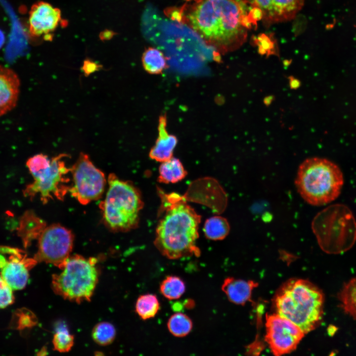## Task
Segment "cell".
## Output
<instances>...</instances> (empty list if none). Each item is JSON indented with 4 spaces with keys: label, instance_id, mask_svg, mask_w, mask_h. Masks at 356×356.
Returning <instances> with one entry per match:
<instances>
[{
    "label": "cell",
    "instance_id": "cell-1",
    "mask_svg": "<svg viewBox=\"0 0 356 356\" xmlns=\"http://www.w3.org/2000/svg\"><path fill=\"white\" fill-rule=\"evenodd\" d=\"M246 4L237 0H197L182 11L181 19L202 40L222 53L245 42L252 24Z\"/></svg>",
    "mask_w": 356,
    "mask_h": 356
},
{
    "label": "cell",
    "instance_id": "cell-2",
    "mask_svg": "<svg viewBox=\"0 0 356 356\" xmlns=\"http://www.w3.org/2000/svg\"><path fill=\"white\" fill-rule=\"evenodd\" d=\"M160 217L156 229L154 245L169 259H179L200 252L196 246L201 217L181 196L160 191Z\"/></svg>",
    "mask_w": 356,
    "mask_h": 356
},
{
    "label": "cell",
    "instance_id": "cell-3",
    "mask_svg": "<svg viewBox=\"0 0 356 356\" xmlns=\"http://www.w3.org/2000/svg\"><path fill=\"white\" fill-rule=\"evenodd\" d=\"M324 301L322 292L312 282L293 279L277 291L273 303L277 313L294 322L306 334L319 324Z\"/></svg>",
    "mask_w": 356,
    "mask_h": 356
},
{
    "label": "cell",
    "instance_id": "cell-4",
    "mask_svg": "<svg viewBox=\"0 0 356 356\" xmlns=\"http://www.w3.org/2000/svg\"><path fill=\"white\" fill-rule=\"evenodd\" d=\"M344 177L338 166L323 158L306 159L299 166L295 185L304 200L313 206H322L340 194Z\"/></svg>",
    "mask_w": 356,
    "mask_h": 356
},
{
    "label": "cell",
    "instance_id": "cell-5",
    "mask_svg": "<svg viewBox=\"0 0 356 356\" xmlns=\"http://www.w3.org/2000/svg\"><path fill=\"white\" fill-rule=\"evenodd\" d=\"M108 182L106 196L100 204L104 223L114 231L134 229L138 224L139 212L143 206L139 190L115 174H110Z\"/></svg>",
    "mask_w": 356,
    "mask_h": 356
},
{
    "label": "cell",
    "instance_id": "cell-6",
    "mask_svg": "<svg viewBox=\"0 0 356 356\" xmlns=\"http://www.w3.org/2000/svg\"><path fill=\"white\" fill-rule=\"evenodd\" d=\"M312 228L321 249L328 254L346 252L356 240V222L351 210L342 204L331 205L313 218Z\"/></svg>",
    "mask_w": 356,
    "mask_h": 356
},
{
    "label": "cell",
    "instance_id": "cell-7",
    "mask_svg": "<svg viewBox=\"0 0 356 356\" xmlns=\"http://www.w3.org/2000/svg\"><path fill=\"white\" fill-rule=\"evenodd\" d=\"M67 157L60 154L50 160L46 155L38 154L29 158L26 165L34 181L25 190V196L39 195L43 203L54 198L62 200L70 188L67 175L71 168L64 161Z\"/></svg>",
    "mask_w": 356,
    "mask_h": 356
},
{
    "label": "cell",
    "instance_id": "cell-8",
    "mask_svg": "<svg viewBox=\"0 0 356 356\" xmlns=\"http://www.w3.org/2000/svg\"><path fill=\"white\" fill-rule=\"evenodd\" d=\"M97 260L78 255L70 256L59 267L61 271L52 277L54 292L77 303L89 301L98 280Z\"/></svg>",
    "mask_w": 356,
    "mask_h": 356
},
{
    "label": "cell",
    "instance_id": "cell-9",
    "mask_svg": "<svg viewBox=\"0 0 356 356\" xmlns=\"http://www.w3.org/2000/svg\"><path fill=\"white\" fill-rule=\"evenodd\" d=\"M70 172L73 184L68 192L79 203L87 205L101 197L106 182L105 177L93 164L88 155L81 153Z\"/></svg>",
    "mask_w": 356,
    "mask_h": 356
},
{
    "label": "cell",
    "instance_id": "cell-10",
    "mask_svg": "<svg viewBox=\"0 0 356 356\" xmlns=\"http://www.w3.org/2000/svg\"><path fill=\"white\" fill-rule=\"evenodd\" d=\"M73 241L71 230L61 225L45 226L39 236L38 250L34 259L59 267L70 256Z\"/></svg>",
    "mask_w": 356,
    "mask_h": 356
},
{
    "label": "cell",
    "instance_id": "cell-11",
    "mask_svg": "<svg viewBox=\"0 0 356 356\" xmlns=\"http://www.w3.org/2000/svg\"><path fill=\"white\" fill-rule=\"evenodd\" d=\"M266 341L275 356L295 350L305 333L296 324L278 313L267 314Z\"/></svg>",
    "mask_w": 356,
    "mask_h": 356
},
{
    "label": "cell",
    "instance_id": "cell-12",
    "mask_svg": "<svg viewBox=\"0 0 356 356\" xmlns=\"http://www.w3.org/2000/svg\"><path fill=\"white\" fill-rule=\"evenodd\" d=\"M259 12L264 24L287 21L293 19L301 9L304 0H244Z\"/></svg>",
    "mask_w": 356,
    "mask_h": 356
},
{
    "label": "cell",
    "instance_id": "cell-13",
    "mask_svg": "<svg viewBox=\"0 0 356 356\" xmlns=\"http://www.w3.org/2000/svg\"><path fill=\"white\" fill-rule=\"evenodd\" d=\"M60 20L61 12L58 8L46 2H37L32 5L29 12L30 33L33 36H43L44 40H51V32Z\"/></svg>",
    "mask_w": 356,
    "mask_h": 356
},
{
    "label": "cell",
    "instance_id": "cell-14",
    "mask_svg": "<svg viewBox=\"0 0 356 356\" xmlns=\"http://www.w3.org/2000/svg\"><path fill=\"white\" fill-rule=\"evenodd\" d=\"M20 87L17 74L11 69L0 65V117L16 106Z\"/></svg>",
    "mask_w": 356,
    "mask_h": 356
},
{
    "label": "cell",
    "instance_id": "cell-15",
    "mask_svg": "<svg viewBox=\"0 0 356 356\" xmlns=\"http://www.w3.org/2000/svg\"><path fill=\"white\" fill-rule=\"evenodd\" d=\"M1 259V256H0ZM0 276L13 290L23 289L29 279V266L37 262L34 259L26 261L18 257L5 261L3 258L0 260Z\"/></svg>",
    "mask_w": 356,
    "mask_h": 356
},
{
    "label": "cell",
    "instance_id": "cell-16",
    "mask_svg": "<svg viewBox=\"0 0 356 356\" xmlns=\"http://www.w3.org/2000/svg\"><path fill=\"white\" fill-rule=\"evenodd\" d=\"M167 121L166 114L159 117L158 136L149 153V157L157 162H163L172 158L174 149L178 143L177 137L168 132Z\"/></svg>",
    "mask_w": 356,
    "mask_h": 356
},
{
    "label": "cell",
    "instance_id": "cell-17",
    "mask_svg": "<svg viewBox=\"0 0 356 356\" xmlns=\"http://www.w3.org/2000/svg\"><path fill=\"white\" fill-rule=\"evenodd\" d=\"M258 285L253 280L227 277L224 280L222 290L231 302L244 305L251 299L253 289Z\"/></svg>",
    "mask_w": 356,
    "mask_h": 356
},
{
    "label": "cell",
    "instance_id": "cell-18",
    "mask_svg": "<svg viewBox=\"0 0 356 356\" xmlns=\"http://www.w3.org/2000/svg\"><path fill=\"white\" fill-rule=\"evenodd\" d=\"M187 175L182 163L172 157L161 162L159 167L158 181L164 183H174L181 181Z\"/></svg>",
    "mask_w": 356,
    "mask_h": 356
},
{
    "label": "cell",
    "instance_id": "cell-19",
    "mask_svg": "<svg viewBox=\"0 0 356 356\" xmlns=\"http://www.w3.org/2000/svg\"><path fill=\"white\" fill-rule=\"evenodd\" d=\"M142 63L149 74H161L167 67L166 58L162 51L154 47H148L143 53Z\"/></svg>",
    "mask_w": 356,
    "mask_h": 356
},
{
    "label": "cell",
    "instance_id": "cell-20",
    "mask_svg": "<svg viewBox=\"0 0 356 356\" xmlns=\"http://www.w3.org/2000/svg\"><path fill=\"white\" fill-rule=\"evenodd\" d=\"M230 226L227 220L216 216L208 219L204 225V232L207 238L212 240H221L228 234Z\"/></svg>",
    "mask_w": 356,
    "mask_h": 356
},
{
    "label": "cell",
    "instance_id": "cell-21",
    "mask_svg": "<svg viewBox=\"0 0 356 356\" xmlns=\"http://www.w3.org/2000/svg\"><path fill=\"white\" fill-rule=\"evenodd\" d=\"M338 298L344 312L356 320V277L343 286Z\"/></svg>",
    "mask_w": 356,
    "mask_h": 356
},
{
    "label": "cell",
    "instance_id": "cell-22",
    "mask_svg": "<svg viewBox=\"0 0 356 356\" xmlns=\"http://www.w3.org/2000/svg\"><path fill=\"white\" fill-rule=\"evenodd\" d=\"M135 311L142 319L154 317L160 309V303L157 297L151 294L141 295L136 300Z\"/></svg>",
    "mask_w": 356,
    "mask_h": 356
},
{
    "label": "cell",
    "instance_id": "cell-23",
    "mask_svg": "<svg viewBox=\"0 0 356 356\" xmlns=\"http://www.w3.org/2000/svg\"><path fill=\"white\" fill-rule=\"evenodd\" d=\"M185 291V285L184 281L177 276H167L160 285V293L169 300L179 299Z\"/></svg>",
    "mask_w": 356,
    "mask_h": 356
},
{
    "label": "cell",
    "instance_id": "cell-24",
    "mask_svg": "<svg viewBox=\"0 0 356 356\" xmlns=\"http://www.w3.org/2000/svg\"><path fill=\"white\" fill-rule=\"evenodd\" d=\"M191 319L185 314L177 312L173 314L167 322L169 332L174 336L183 337L187 335L192 329Z\"/></svg>",
    "mask_w": 356,
    "mask_h": 356
},
{
    "label": "cell",
    "instance_id": "cell-25",
    "mask_svg": "<svg viewBox=\"0 0 356 356\" xmlns=\"http://www.w3.org/2000/svg\"><path fill=\"white\" fill-rule=\"evenodd\" d=\"M116 330L109 322H101L97 324L92 331L93 340L98 345L106 346L111 344L115 339Z\"/></svg>",
    "mask_w": 356,
    "mask_h": 356
},
{
    "label": "cell",
    "instance_id": "cell-26",
    "mask_svg": "<svg viewBox=\"0 0 356 356\" xmlns=\"http://www.w3.org/2000/svg\"><path fill=\"white\" fill-rule=\"evenodd\" d=\"M55 350L65 353L69 352L74 345V337L64 326H59L52 339Z\"/></svg>",
    "mask_w": 356,
    "mask_h": 356
},
{
    "label": "cell",
    "instance_id": "cell-27",
    "mask_svg": "<svg viewBox=\"0 0 356 356\" xmlns=\"http://www.w3.org/2000/svg\"><path fill=\"white\" fill-rule=\"evenodd\" d=\"M13 291L0 275V309L5 308L13 303Z\"/></svg>",
    "mask_w": 356,
    "mask_h": 356
},
{
    "label": "cell",
    "instance_id": "cell-28",
    "mask_svg": "<svg viewBox=\"0 0 356 356\" xmlns=\"http://www.w3.org/2000/svg\"><path fill=\"white\" fill-rule=\"evenodd\" d=\"M102 66L93 61L90 59H86L84 60L82 70L84 74L86 76H88L95 71L99 70Z\"/></svg>",
    "mask_w": 356,
    "mask_h": 356
},
{
    "label": "cell",
    "instance_id": "cell-29",
    "mask_svg": "<svg viewBox=\"0 0 356 356\" xmlns=\"http://www.w3.org/2000/svg\"><path fill=\"white\" fill-rule=\"evenodd\" d=\"M0 253L19 256L20 252L18 249L12 247L0 245Z\"/></svg>",
    "mask_w": 356,
    "mask_h": 356
},
{
    "label": "cell",
    "instance_id": "cell-30",
    "mask_svg": "<svg viewBox=\"0 0 356 356\" xmlns=\"http://www.w3.org/2000/svg\"><path fill=\"white\" fill-rule=\"evenodd\" d=\"M289 86L291 89H296L300 87L301 85L300 81L293 76L289 77Z\"/></svg>",
    "mask_w": 356,
    "mask_h": 356
},
{
    "label": "cell",
    "instance_id": "cell-31",
    "mask_svg": "<svg viewBox=\"0 0 356 356\" xmlns=\"http://www.w3.org/2000/svg\"><path fill=\"white\" fill-rule=\"evenodd\" d=\"M113 35V33L109 31L103 32L100 35V38L103 40H107L110 39Z\"/></svg>",
    "mask_w": 356,
    "mask_h": 356
},
{
    "label": "cell",
    "instance_id": "cell-32",
    "mask_svg": "<svg viewBox=\"0 0 356 356\" xmlns=\"http://www.w3.org/2000/svg\"><path fill=\"white\" fill-rule=\"evenodd\" d=\"M272 99H273V96H268L266 97V98L264 99L265 104L266 105H269L271 103V102L272 101Z\"/></svg>",
    "mask_w": 356,
    "mask_h": 356
},
{
    "label": "cell",
    "instance_id": "cell-33",
    "mask_svg": "<svg viewBox=\"0 0 356 356\" xmlns=\"http://www.w3.org/2000/svg\"><path fill=\"white\" fill-rule=\"evenodd\" d=\"M4 42V36L3 33L0 30V48L2 46Z\"/></svg>",
    "mask_w": 356,
    "mask_h": 356
},
{
    "label": "cell",
    "instance_id": "cell-34",
    "mask_svg": "<svg viewBox=\"0 0 356 356\" xmlns=\"http://www.w3.org/2000/svg\"><path fill=\"white\" fill-rule=\"evenodd\" d=\"M193 0L195 1V0ZM238 0V1H242L241 0Z\"/></svg>",
    "mask_w": 356,
    "mask_h": 356
}]
</instances>
